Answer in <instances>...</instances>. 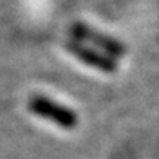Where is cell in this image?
I'll return each mask as SVG.
<instances>
[{"label":"cell","instance_id":"obj_1","mask_svg":"<svg viewBox=\"0 0 159 159\" xmlns=\"http://www.w3.org/2000/svg\"><path fill=\"white\" fill-rule=\"evenodd\" d=\"M28 109L33 115L50 121L65 130H72L78 124V116L72 109L46 96H33L28 102Z\"/></svg>","mask_w":159,"mask_h":159},{"label":"cell","instance_id":"obj_2","mask_svg":"<svg viewBox=\"0 0 159 159\" xmlns=\"http://www.w3.org/2000/svg\"><path fill=\"white\" fill-rule=\"evenodd\" d=\"M71 31H72V35L75 39L83 40V41H87L90 44L96 46L97 49L106 52V55L111 57H121L127 53V47L121 41L102 34V33H99L96 30L87 27L85 24L81 22L75 24Z\"/></svg>","mask_w":159,"mask_h":159},{"label":"cell","instance_id":"obj_3","mask_svg":"<svg viewBox=\"0 0 159 159\" xmlns=\"http://www.w3.org/2000/svg\"><path fill=\"white\" fill-rule=\"evenodd\" d=\"M66 49H68L71 55H74L78 59L80 62L85 63V65H89L91 68L99 69V71H102L105 74H114L116 68H118L114 57L103 55L100 52H97L96 49L87 47L83 43L69 41V43H66Z\"/></svg>","mask_w":159,"mask_h":159}]
</instances>
